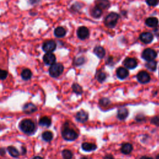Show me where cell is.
Returning <instances> with one entry per match:
<instances>
[{
	"label": "cell",
	"instance_id": "cell-1",
	"mask_svg": "<svg viewBox=\"0 0 159 159\" xmlns=\"http://www.w3.org/2000/svg\"><path fill=\"white\" fill-rule=\"evenodd\" d=\"M19 128L26 134H31L34 132L35 124L30 119H24L19 124Z\"/></svg>",
	"mask_w": 159,
	"mask_h": 159
},
{
	"label": "cell",
	"instance_id": "cell-2",
	"mask_svg": "<svg viewBox=\"0 0 159 159\" xmlns=\"http://www.w3.org/2000/svg\"><path fill=\"white\" fill-rule=\"evenodd\" d=\"M64 67L62 63H55L49 68V74L53 78H57L63 72Z\"/></svg>",
	"mask_w": 159,
	"mask_h": 159
},
{
	"label": "cell",
	"instance_id": "cell-3",
	"mask_svg": "<svg viewBox=\"0 0 159 159\" xmlns=\"http://www.w3.org/2000/svg\"><path fill=\"white\" fill-rule=\"evenodd\" d=\"M62 135L65 140L68 141L75 140L78 138L77 133H76L73 129H70L68 127L65 128L63 129L62 132Z\"/></svg>",
	"mask_w": 159,
	"mask_h": 159
},
{
	"label": "cell",
	"instance_id": "cell-4",
	"mask_svg": "<svg viewBox=\"0 0 159 159\" xmlns=\"http://www.w3.org/2000/svg\"><path fill=\"white\" fill-rule=\"evenodd\" d=\"M119 16L116 13H109L105 18V25L109 28H113L116 25Z\"/></svg>",
	"mask_w": 159,
	"mask_h": 159
},
{
	"label": "cell",
	"instance_id": "cell-5",
	"mask_svg": "<svg viewBox=\"0 0 159 159\" xmlns=\"http://www.w3.org/2000/svg\"><path fill=\"white\" fill-rule=\"evenodd\" d=\"M157 52L152 48H146L142 52V57L146 61H150V60H154L157 57Z\"/></svg>",
	"mask_w": 159,
	"mask_h": 159
},
{
	"label": "cell",
	"instance_id": "cell-6",
	"mask_svg": "<svg viewBox=\"0 0 159 159\" xmlns=\"http://www.w3.org/2000/svg\"><path fill=\"white\" fill-rule=\"evenodd\" d=\"M57 44L56 42L52 40L47 41L42 45V49L43 51L47 52L50 53L53 52L56 49Z\"/></svg>",
	"mask_w": 159,
	"mask_h": 159
},
{
	"label": "cell",
	"instance_id": "cell-7",
	"mask_svg": "<svg viewBox=\"0 0 159 159\" xmlns=\"http://www.w3.org/2000/svg\"><path fill=\"white\" fill-rule=\"evenodd\" d=\"M137 78L140 83H147L149 82L150 80V76L149 74L145 71H141L138 75H137Z\"/></svg>",
	"mask_w": 159,
	"mask_h": 159
},
{
	"label": "cell",
	"instance_id": "cell-8",
	"mask_svg": "<svg viewBox=\"0 0 159 159\" xmlns=\"http://www.w3.org/2000/svg\"><path fill=\"white\" fill-rule=\"evenodd\" d=\"M77 36L81 40H85L89 37L90 32L86 27H80L77 30Z\"/></svg>",
	"mask_w": 159,
	"mask_h": 159
},
{
	"label": "cell",
	"instance_id": "cell-9",
	"mask_svg": "<svg viewBox=\"0 0 159 159\" xmlns=\"http://www.w3.org/2000/svg\"><path fill=\"white\" fill-rule=\"evenodd\" d=\"M43 60L47 65H52L53 63H56V57L53 53L52 52L46 53L43 57Z\"/></svg>",
	"mask_w": 159,
	"mask_h": 159
},
{
	"label": "cell",
	"instance_id": "cell-10",
	"mask_svg": "<svg viewBox=\"0 0 159 159\" xmlns=\"http://www.w3.org/2000/svg\"><path fill=\"white\" fill-rule=\"evenodd\" d=\"M124 65L127 68L134 69L138 65V62L134 58H127L124 61Z\"/></svg>",
	"mask_w": 159,
	"mask_h": 159
},
{
	"label": "cell",
	"instance_id": "cell-11",
	"mask_svg": "<svg viewBox=\"0 0 159 159\" xmlns=\"http://www.w3.org/2000/svg\"><path fill=\"white\" fill-rule=\"evenodd\" d=\"M153 35L149 32H145L140 35V40L144 43H149L153 40Z\"/></svg>",
	"mask_w": 159,
	"mask_h": 159
},
{
	"label": "cell",
	"instance_id": "cell-12",
	"mask_svg": "<svg viewBox=\"0 0 159 159\" xmlns=\"http://www.w3.org/2000/svg\"><path fill=\"white\" fill-rule=\"evenodd\" d=\"M37 107L34 104L32 103H29L26 104L23 106V111L26 114H32L37 111Z\"/></svg>",
	"mask_w": 159,
	"mask_h": 159
},
{
	"label": "cell",
	"instance_id": "cell-13",
	"mask_svg": "<svg viewBox=\"0 0 159 159\" xmlns=\"http://www.w3.org/2000/svg\"><path fill=\"white\" fill-rule=\"evenodd\" d=\"M76 119L80 123H84L88 119V115L83 110H81L76 113Z\"/></svg>",
	"mask_w": 159,
	"mask_h": 159
},
{
	"label": "cell",
	"instance_id": "cell-14",
	"mask_svg": "<svg viewBox=\"0 0 159 159\" xmlns=\"http://www.w3.org/2000/svg\"><path fill=\"white\" fill-rule=\"evenodd\" d=\"M116 75L119 78L123 80L128 77L129 75V72L125 68L119 67L116 70Z\"/></svg>",
	"mask_w": 159,
	"mask_h": 159
},
{
	"label": "cell",
	"instance_id": "cell-15",
	"mask_svg": "<svg viewBox=\"0 0 159 159\" xmlns=\"http://www.w3.org/2000/svg\"><path fill=\"white\" fill-rule=\"evenodd\" d=\"M96 6L103 10L110 6V2L108 0H96Z\"/></svg>",
	"mask_w": 159,
	"mask_h": 159
},
{
	"label": "cell",
	"instance_id": "cell-16",
	"mask_svg": "<svg viewBox=\"0 0 159 159\" xmlns=\"http://www.w3.org/2000/svg\"><path fill=\"white\" fill-rule=\"evenodd\" d=\"M129 112L125 108H120L118 111V118L120 120H124L128 116Z\"/></svg>",
	"mask_w": 159,
	"mask_h": 159
},
{
	"label": "cell",
	"instance_id": "cell-17",
	"mask_svg": "<svg viewBox=\"0 0 159 159\" xmlns=\"http://www.w3.org/2000/svg\"><path fill=\"white\" fill-rule=\"evenodd\" d=\"M82 149L86 152L93 151L97 149V146L95 144L88 143V142H84L81 145Z\"/></svg>",
	"mask_w": 159,
	"mask_h": 159
},
{
	"label": "cell",
	"instance_id": "cell-18",
	"mask_svg": "<svg viewBox=\"0 0 159 159\" xmlns=\"http://www.w3.org/2000/svg\"><path fill=\"white\" fill-rule=\"evenodd\" d=\"M67 31L62 27H58L54 30V35L58 38L63 37L66 35Z\"/></svg>",
	"mask_w": 159,
	"mask_h": 159
},
{
	"label": "cell",
	"instance_id": "cell-19",
	"mask_svg": "<svg viewBox=\"0 0 159 159\" xmlns=\"http://www.w3.org/2000/svg\"><path fill=\"white\" fill-rule=\"evenodd\" d=\"M133 149V147L132 145L129 143H125L122 145L121 149H120V151H121V152L124 153V154L128 155L130 153H131Z\"/></svg>",
	"mask_w": 159,
	"mask_h": 159
},
{
	"label": "cell",
	"instance_id": "cell-20",
	"mask_svg": "<svg viewBox=\"0 0 159 159\" xmlns=\"http://www.w3.org/2000/svg\"><path fill=\"white\" fill-rule=\"evenodd\" d=\"M39 124L42 127L48 128L51 125V119L47 116H43L40 119Z\"/></svg>",
	"mask_w": 159,
	"mask_h": 159
},
{
	"label": "cell",
	"instance_id": "cell-21",
	"mask_svg": "<svg viewBox=\"0 0 159 159\" xmlns=\"http://www.w3.org/2000/svg\"><path fill=\"white\" fill-rule=\"evenodd\" d=\"M94 53H95L96 56L99 57L100 58H103L104 57H105L106 54L105 48L101 46L96 47L94 49Z\"/></svg>",
	"mask_w": 159,
	"mask_h": 159
},
{
	"label": "cell",
	"instance_id": "cell-22",
	"mask_svg": "<svg viewBox=\"0 0 159 159\" xmlns=\"http://www.w3.org/2000/svg\"><path fill=\"white\" fill-rule=\"evenodd\" d=\"M145 24L147 26L150 27H157L158 24V20L157 18L154 17H150L145 20Z\"/></svg>",
	"mask_w": 159,
	"mask_h": 159
},
{
	"label": "cell",
	"instance_id": "cell-23",
	"mask_svg": "<svg viewBox=\"0 0 159 159\" xmlns=\"http://www.w3.org/2000/svg\"><path fill=\"white\" fill-rule=\"evenodd\" d=\"M32 75V74L31 71L28 68H26L23 70V72H22L21 77L24 80H28L31 78Z\"/></svg>",
	"mask_w": 159,
	"mask_h": 159
},
{
	"label": "cell",
	"instance_id": "cell-24",
	"mask_svg": "<svg viewBox=\"0 0 159 159\" xmlns=\"http://www.w3.org/2000/svg\"><path fill=\"white\" fill-rule=\"evenodd\" d=\"M102 13H103L102 9H100L99 8H98L97 6H95V8H93L91 9V16H93V17H94L95 18H100V16H101Z\"/></svg>",
	"mask_w": 159,
	"mask_h": 159
},
{
	"label": "cell",
	"instance_id": "cell-25",
	"mask_svg": "<svg viewBox=\"0 0 159 159\" xmlns=\"http://www.w3.org/2000/svg\"><path fill=\"white\" fill-rule=\"evenodd\" d=\"M42 139L46 142H50L53 139V134L51 131H45L44 133H43L42 135Z\"/></svg>",
	"mask_w": 159,
	"mask_h": 159
},
{
	"label": "cell",
	"instance_id": "cell-26",
	"mask_svg": "<svg viewBox=\"0 0 159 159\" xmlns=\"http://www.w3.org/2000/svg\"><path fill=\"white\" fill-rule=\"evenodd\" d=\"M8 151L9 152V154L13 157H18L19 155V151L16 149L13 146H9L8 147Z\"/></svg>",
	"mask_w": 159,
	"mask_h": 159
},
{
	"label": "cell",
	"instance_id": "cell-27",
	"mask_svg": "<svg viewBox=\"0 0 159 159\" xmlns=\"http://www.w3.org/2000/svg\"><path fill=\"white\" fill-rule=\"evenodd\" d=\"M145 66L150 71H155L157 68V62L153 60L148 61V62L145 64Z\"/></svg>",
	"mask_w": 159,
	"mask_h": 159
},
{
	"label": "cell",
	"instance_id": "cell-28",
	"mask_svg": "<svg viewBox=\"0 0 159 159\" xmlns=\"http://www.w3.org/2000/svg\"><path fill=\"white\" fill-rule=\"evenodd\" d=\"M96 77L97 80L101 83V82L105 80V79L106 78V75L105 73L103 72L102 71H98V72H96Z\"/></svg>",
	"mask_w": 159,
	"mask_h": 159
},
{
	"label": "cell",
	"instance_id": "cell-29",
	"mask_svg": "<svg viewBox=\"0 0 159 159\" xmlns=\"http://www.w3.org/2000/svg\"><path fill=\"white\" fill-rule=\"evenodd\" d=\"M72 89L73 92L76 93L77 95H81V93H83V89H82V88L77 83H74L72 85Z\"/></svg>",
	"mask_w": 159,
	"mask_h": 159
},
{
	"label": "cell",
	"instance_id": "cell-30",
	"mask_svg": "<svg viewBox=\"0 0 159 159\" xmlns=\"http://www.w3.org/2000/svg\"><path fill=\"white\" fill-rule=\"evenodd\" d=\"M62 156L63 159H72L73 153L70 150H63L62 151Z\"/></svg>",
	"mask_w": 159,
	"mask_h": 159
},
{
	"label": "cell",
	"instance_id": "cell-31",
	"mask_svg": "<svg viewBox=\"0 0 159 159\" xmlns=\"http://www.w3.org/2000/svg\"><path fill=\"white\" fill-rule=\"evenodd\" d=\"M8 72L6 70L0 69V80H5L8 76Z\"/></svg>",
	"mask_w": 159,
	"mask_h": 159
},
{
	"label": "cell",
	"instance_id": "cell-32",
	"mask_svg": "<svg viewBox=\"0 0 159 159\" xmlns=\"http://www.w3.org/2000/svg\"><path fill=\"white\" fill-rule=\"evenodd\" d=\"M110 103H111V101H109L108 98H102V99H101L100 101V104L103 106H108V105L110 104Z\"/></svg>",
	"mask_w": 159,
	"mask_h": 159
},
{
	"label": "cell",
	"instance_id": "cell-33",
	"mask_svg": "<svg viewBox=\"0 0 159 159\" xmlns=\"http://www.w3.org/2000/svg\"><path fill=\"white\" fill-rule=\"evenodd\" d=\"M146 3L150 6H155L158 4V0H146Z\"/></svg>",
	"mask_w": 159,
	"mask_h": 159
},
{
	"label": "cell",
	"instance_id": "cell-34",
	"mask_svg": "<svg viewBox=\"0 0 159 159\" xmlns=\"http://www.w3.org/2000/svg\"><path fill=\"white\" fill-rule=\"evenodd\" d=\"M85 62V59L83 57H80L76 59L75 61V63L76 65H81Z\"/></svg>",
	"mask_w": 159,
	"mask_h": 159
},
{
	"label": "cell",
	"instance_id": "cell-35",
	"mask_svg": "<svg viewBox=\"0 0 159 159\" xmlns=\"http://www.w3.org/2000/svg\"><path fill=\"white\" fill-rule=\"evenodd\" d=\"M151 123L159 126V116H155L151 119Z\"/></svg>",
	"mask_w": 159,
	"mask_h": 159
},
{
	"label": "cell",
	"instance_id": "cell-36",
	"mask_svg": "<svg viewBox=\"0 0 159 159\" xmlns=\"http://www.w3.org/2000/svg\"><path fill=\"white\" fill-rule=\"evenodd\" d=\"M41 1V0H29V2L31 4H36L39 3Z\"/></svg>",
	"mask_w": 159,
	"mask_h": 159
},
{
	"label": "cell",
	"instance_id": "cell-37",
	"mask_svg": "<svg viewBox=\"0 0 159 159\" xmlns=\"http://www.w3.org/2000/svg\"><path fill=\"white\" fill-rule=\"evenodd\" d=\"M5 153H6V152H5V149L4 148H0V155L4 156Z\"/></svg>",
	"mask_w": 159,
	"mask_h": 159
},
{
	"label": "cell",
	"instance_id": "cell-38",
	"mask_svg": "<svg viewBox=\"0 0 159 159\" xmlns=\"http://www.w3.org/2000/svg\"><path fill=\"white\" fill-rule=\"evenodd\" d=\"M104 159H114V158L111 155H107L104 157Z\"/></svg>",
	"mask_w": 159,
	"mask_h": 159
},
{
	"label": "cell",
	"instance_id": "cell-39",
	"mask_svg": "<svg viewBox=\"0 0 159 159\" xmlns=\"http://www.w3.org/2000/svg\"><path fill=\"white\" fill-rule=\"evenodd\" d=\"M140 159H153L151 157H146V156H143Z\"/></svg>",
	"mask_w": 159,
	"mask_h": 159
},
{
	"label": "cell",
	"instance_id": "cell-40",
	"mask_svg": "<svg viewBox=\"0 0 159 159\" xmlns=\"http://www.w3.org/2000/svg\"><path fill=\"white\" fill-rule=\"evenodd\" d=\"M22 150H23V154H24L26 152V149L25 147H22Z\"/></svg>",
	"mask_w": 159,
	"mask_h": 159
},
{
	"label": "cell",
	"instance_id": "cell-41",
	"mask_svg": "<svg viewBox=\"0 0 159 159\" xmlns=\"http://www.w3.org/2000/svg\"><path fill=\"white\" fill-rule=\"evenodd\" d=\"M33 159H43V158H42V157H39V156H36V157H34V158H33Z\"/></svg>",
	"mask_w": 159,
	"mask_h": 159
},
{
	"label": "cell",
	"instance_id": "cell-42",
	"mask_svg": "<svg viewBox=\"0 0 159 159\" xmlns=\"http://www.w3.org/2000/svg\"><path fill=\"white\" fill-rule=\"evenodd\" d=\"M156 159H159V154L156 156Z\"/></svg>",
	"mask_w": 159,
	"mask_h": 159
},
{
	"label": "cell",
	"instance_id": "cell-43",
	"mask_svg": "<svg viewBox=\"0 0 159 159\" xmlns=\"http://www.w3.org/2000/svg\"><path fill=\"white\" fill-rule=\"evenodd\" d=\"M81 159H88L87 158H85V157H83V158H81Z\"/></svg>",
	"mask_w": 159,
	"mask_h": 159
}]
</instances>
